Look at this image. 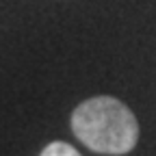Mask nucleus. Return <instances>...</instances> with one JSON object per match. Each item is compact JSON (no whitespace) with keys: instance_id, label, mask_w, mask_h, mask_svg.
I'll use <instances>...</instances> for the list:
<instances>
[{"instance_id":"nucleus-1","label":"nucleus","mask_w":156,"mask_h":156,"mask_svg":"<svg viewBox=\"0 0 156 156\" xmlns=\"http://www.w3.org/2000/svg\"><path fill=\"white\" fill-rule=\"evenodd\" d=\"M76 139L98 154H128L139 141V124L134 113L117 98L95 95L72 113Z\"/></svg>"},{"instance_id":"nucleus-2","label":"nucleus","mask_w":156,"mask_h":156,"mask_svg":"<svg viewBox=\"0 0 156 156\" xmlns=\"http://www.w3.org/2000/svg\"><path fill=\"white\" fill-rule=\"evenodd\" d=\"M39 156H80V154H78L76 147H72L65 141H52L50 145L44 147V152Z\"/></svg>"}]
</instances>
